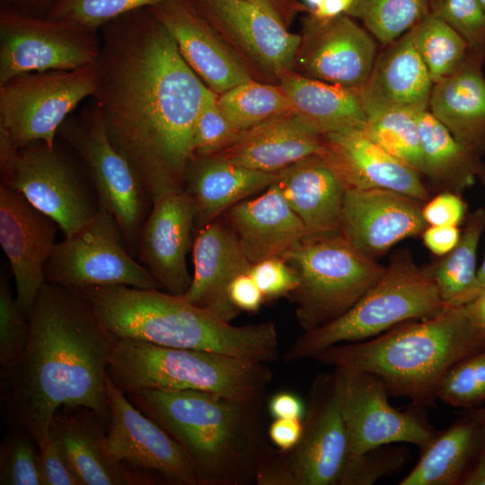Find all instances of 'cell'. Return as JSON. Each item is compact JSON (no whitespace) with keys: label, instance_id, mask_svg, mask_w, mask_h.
I'll return each mask as SVG.
<instances>
[{"label":"cell","instance_id":"28","mask_svg":"<svg viewBox=\"0 0 485 485\" xmlns=\"http://www.w3.org/2000/svg\"><path fill=\"white\" fill-rule=\"evenodd\" d=\"M324 149L323 136L289 113L242 131L232 145L216 155L255 171L278 172L305 158L322 154Z\"/></svg>","mask_w":485,"mask_h":485},{"label":"cell","instance_id":"50","mask_svg":"<svg viewBox=\"0 0 485 485\" xmlns=\"http://www.w3.org/2000/svg\"><path fill=\"white\" fill-rule=\"evenodd\" d=\"M228 295L232 304L241 312H256L265 301L249 272L238 275L232 280L228 287Z\"/></svg>","mask_w":485,"mask_h":485},{"label":"cell","instance_id":"54","mask_svg":"<svg viewBox=\"0 0 485 485\" xmlns=\"http://www.w3.org/2000/svg\"><path fill=\"white\" fill-rule=\"evenodd\" d=\"M270 14L284 26L288 28L300 13L307 12L305 5L299 0H246Z\"/></svg>","mask_w":485,"mask_h":485},{"label":"cell","instance_id":"39","mask_svg":"<svg viewBox=\"0 0 485 485\" xmlns=\"http://www.w3.org/2000/svg\"><path fill=\"white\" fill-rule=\"evenodd\" d=\"M375 144L420 175L423 157L416 113L392 110L367 118L362 130Z\"/></svg>","mask_w":485,"mask_h":485},{"label":"cell","instance_id":"45","mask_svg":"<svg viewBox=\"0 0 485 485\" xmlns=\"http://www.w3.org/2000/svg\"><path fill=\"white\" fill-rule=\"evenodd\" d=\"M430 13L452 27L470 51L485 56V12L477 0H431Z\"/></svg>","mask_w":485,"mask_h":485},{"label":"cell","instance_id":"19","mask_svg":"<svg viewBox=\"0 0 485 485\" xmlns=\"http://www.w3.org/2000/svg\"><path fill=\"white\" fill-rule=\"evenodd\" d=\"M58 225L20 192L0 185V244L15 283L18 306L29 319L45 283L44 269L56 245Z\"/></svg>","mask_w":485,"mask_h":485},{"label":"cell","instance_id":"59","mask_svg":"<svg viewBox=\"0 0 485 485\" xmlns=\"http://www.w3.org/2000/svg\"><path fill=\"white\" fill-rule=\"evenodd\" d=\"M478 180L481 181L485 193V163H482L478 172ZM485 288V254L481 267L478 269L476 280V295Z\"/></svg>","mask_w":485,"mask_h":485},{"label":"cell","instance_id":"24","mask_svg":"<svg viewBox=\"0 0 485 485\" xmlns=\"http://www.w3.org/2000/svg\"><path fill=\"white\" fill-rule=\"evenodd\" d=\"M321 154L347 190L382 189L429 199L421 175L371 141L362 130L324 134Z\"/></svg>","mask_w":485,"mask_h":485},{"label":"cell","instance_id":"8","mask_svg":"<svg viewBox=\"0 0 485 485\" xmlns=\"http://www.w3.org/2000/svg\"><path fill=\"white\" fill-rule=\"evenodd\" d=\"M283 258L298 276V285L288 297L303 331L344 314L385 270L340 231L307 234Z\"/></svg>","mask_w":485,"mask_h":485},{"label":"cell","instance_id":"2","mask_svg":"<svg viewBox=\"0 0 485 485\" xmlns=\"http://www.w3.org/2000/svg\"><path fill=\"white\" fill-rule=\"evenodd\" d=\"M29 322L25 349L0 370L4 425L23 428L40 447L61 407L89 408L109 419L106 375L119 339L77 291L47 281Z\"/></svg>","mask_w":485,"mask_h":485},{"label":"cell","instance_id":"23","mask_svg":"<svg viewBox=\"0 0 485 485\" xmlns=\"http://www.w3.org/2000/svg\"><path fill=\"white\" fill-rule=\"evenodd\" d=\"M109 419L85 407H61L49 436L59 445L81 485H154L156 480L116 460L107 447Z\"/></svg>","mask_w":485,"mask_h":485},{"label":"cell","instance_id":"48","mask_svg":"<svg viewBox=\"0 0 485 485\" xmlns=\"http://www.w3.org/2000/svg\"><path fill=\"white\" fill-rule=\"evenodd\" d=\"M39 449L42 485H81L67 458L50 436Z\"/></svg>","mask_w":485,"mask_h":485},{"label":"cell","instance_id":"32","mask_svg":"<svg viewBox=\"0 0 485 485\" xmlns=\"http://www.w3.org/2000/svg\"><path fill=\"white\" fill-rule=\"evenodd\" d=\"M276 181L309 234L340 231L347 189L321 154L280 171Z\"/></svg>","mask_w":485,"mask_h":485},{"label":"cell","instance_id":"44","mask_svg":"<svg viewBox=\"0 0 485 485\" xmlns=\"http://www.w3.org/2000/svg\"><path fill=\"white\" fill-rule=\"evenodd\" d=\"M241 132L220 110L217 94L212 92L201 109L194 128L192 155L216 154L232 145Z\"/></svg>","mask_w":485,"mask_h":485},{"label":"cell","instance_id":"38","mask_svg":"<svg viewBox=\"0 0 485 485\" xmlns=\"http://www.w3.org/2000/svg\"><path fill=\"white\" fill-rule=\"evenodd\" d=\"M431 0H354L345 14L361 21L385 46L406 33L430 13Z\"/></svg>","mask_w":485,"mask_h":485},{"label":"cell","instance_id":"46","mask_svg":"<svg viewBox=\"0 0 485 485\" xmlns=\"http://www.w3.org/2000/svg\"><path fill=\"white\" fill-rule=\"evenodd\" d=\"M30 322L17 304L7 279L0 278V364L5 366L25 349Z\"/></svg>","mask_w":485,"mask_h":485},{"label":"cell","instance_id":"31","mask_svg":"<svg viewBox=\"0 0 485 485\" xmlns=\"http://www.w3.org/2000/svg\"><path fill=\"white\" fill-rule=\"evenodd\" d=\"M484 454L485 406L463 412L447 428L436 431L398 485H462Z\"/></svg>","mask_w":485,"mask_h":485},{"label":"cell","instance_id":"55","mask_svg":"<svg viewBox=\"0 0 485 485\" xmlns=\"http://www.w3.org/2000/svg\"><path fill=\"white\" fill-rule=\"evenodd\" d=\"M19 147L14 143L8 130L0 125V173L1 180L4 179L12 171Z\"/></svg>","mask_w":485,"mask_h":485},{"label":"cell","instance_id":"43","mask_svg":"<svg viewBox=\"0 0 485 485\" xmlns=\"http://www.w3.org/2000/svg\"><path fill=\"white\" fill-rule=\"evenodd\" d=\"M394 445L373 448L347 461L338 485H372L399 472L409 461L410 451Z\"/></svg>","mask_w":485,"mask_h":485},{"label":"cell","instance_id":"60","mask_svg":"<svg viewBox=\"0 0 485 485\" xmlns=\"http://www.w3.org/2000/svg\"><path fill=\"white\" fill-rule=\"evenodd\" d=\"M480 4V5L481 6V8L483 9V11L485 12V0H477Z\"/></svg>","mask_w":485,"mask_h":485},{"label":"cell","instance_id":"7","mask_svg":"<svg viewBox=\"0 0 485 485\" xmlns=\"http://www.w3.org/2000/svg\"><path fill=\"white\" fill-rule=\"evenodd\" d=\"M446 305L426 269L418 267L408 251L393 255L379 280L344 314L303 331L284 361L298 362L341 342H359L405 322L433 317Z\"/></svg>","mask_w":485,"mask_h":485},{"label":"cell","instance_id":"26","mask_svg":"<svg viewBox=\"0 0 485 485\" xmlns=\"http://www.w3.org/2000/svg\"><path fill=\"white\" fill-rule=\"evenodd\" d=\"M434 82L409 31L385 45L358 88L367 118L392 110H428Z\"/></svg>","mask_w":485,"mask_h":485},{"label":"cell","instance_id":"16","mask_svg":"<svg viewBox=\"0 0 485 485\" xmlns=\"http://www.w3.org/2000/svg\"><path fill=\"white\" fill-rule=\"evenodd\" d=\"M257 81L278 84L293 70L301 34L246 0H193Z\"/></svg>","mask_w":485,"mask_h":485},{"label":"cell","instance_id":"27","mask_svg":"<svg viewBox=\"0 0 485 485\" xmlns=\"http://www.w3.org/2000/svg\"><path fill=\"white\" fill-rule=\"evenodd\" d=\"M276 181L264 193L240 201L224 214L252 264L283 257L309 234Z\"/></svg>","mask_w":485,"mask_h":485},{"label":"cell","instance_id":"53","mask_svg":"<svg viewBox=\"0 0 485 485\" xmlns=\"http://www.w3.org/2000/svg\"><path fill=\"white\" fill-rule=\"evenodd\" d=\"M268 411L273 419H303L305 404L299 396L290 392H279L270 397L268 401Z\"/></svg>","mask_w":485,"mask_h":485},{"label":"cell","instance_id":"42","mask_svg":"<svg viewBox=\"0 0 485 485\" xmlns=\"http://www.w3.org/2000/svg\"><path fill=\"white\" fill-rule=\"evenodd\" d=\"M164 0H58L46 16L99 30L105 23L135 10Z\"/></svg>","mask_w":485,"mask_h":485},{"label":"cell","instance_id":"47","mask_svg":"<svg viewBox=\"0 0 485 485\" xmlns=\"http://www.w3.org/2000/svg\"><path fill=\"white\" fill-rule=\"evenodd\" d=\"M249 274L255 280L265 300L289 296L299 282L296 271L283 257L255 262Z\"/></svg>","mask_w":485,"mask_h":485},{"label":"cell","instance_id":"10","mask_svg":"<svg viewBox=\"0 0 485 485\" xmlns=\"http://www.w3.org/2000/svg\"><path fill=\"white\" fill-rule=\"evenodd\" d=\"M98 31L10 9L0 11V84L28 73L95 66Z\"/></svg>","mask_w":485,"mask_h":485},{"label":"cell","instance_id":"34","mask_svg":"<svg viewBox=\"0 0 485 485\" xmlns=\"http://www.w3.org/2000/svg\"><path fill=\"white\" fill-rule=\"evenodd\" d=\"M423 157L422 175L446 191L460 194L478 179L482 164L428 110L416 113Z\"/></svg>","mask_w":485,"mask_h":485},{"label":"cell","instance_id":"37","mask_svg":"<svg viewBox=\"0 0 485 485\" xmlns=\"http://www.w3.org/2000/svg\"><path fill=\"white\" fill-rule=\"evenodd\" d=\"M409 32L434 84L454 73L469 54L465 40L431 13L415 23Z\"/></svg>","mask_w":485,"mask_h":485},{"label":"cell","instance_id":"22","mask_svg":"<svg viewBox=\"0 0 485 485\" xmlns=\"http://www.w3.org/2000/svg\"><path fill=\"white\" fill-rule=\"evenodd\" d=\"M420 202L387 190H347L340 232L376 260L400 241L419 235L428 227Z\"/></svg>","mask_w":485,"mask_h":485},{"label":"cell","instance_id":"29","mask_svg":"<svg viewBox=\"0 0 485 485\" xmlns=\"http://www.w3.org/2000/svg\"><path fill=\"white\" fill-rule=\"evenodd\" d=\"M485 56L469 51L461 66L434 84L428 110L472 154H485Z\"/></svg>","mask_w":485,"mask_h":485},{"label":"cell","instance_id":"13","mask_svg":"<svg viewBox=\"0 0 485 485\" xmlns=\"http://www.w3.org/2000/svg\"><path fill=\"white\" fill-rule=\"evenodd\" d=\"M1 185L20 192L32 206L71 235L101 209L95 191L56 144L42 141L20 147L11 172Z\"/></svg>","mask_w":485,"mask_h":485},{"label":"cell","instance_id":"9","mask_svg":"<svg viewBox=\"0 0 485 485\" xmlns=\"http://www.w3.org/2000/svg\"><path fill=\"white\" fill-rule=\"evenodd\" d=\"M98 86L96 65L15 76L0 84V125L19 148L36 141L52 146L68 115Z\"/></svg>","mask_w":485,"mask_h":485},{"label":"cell","instance_id":"33","mask_svg":"<svg viewBox=\"0 0 485 485\" xmlns=\"http://www.w3.org/2000/svg\"><path fill=\"white\" fill-rule=\"evenodd\" d=\"M278 84L290 100L293 113L321 135L363 130L367 116L358 88L345 87L286 70Z\"/></svg>","mask_w":485,"mask_h":485},{"label":"cell","instance_id":"58","mask_svg":"<svg viewBox=\"0 0 485 485\" xmlns=\"http://www.w3.org/2000/svg\"><path fill=\"white\" fill-rule=\"evenodd\" d=\"M462 485H485V456H481L469 471Z\"/></svg>","mask_w":485,"mask_h":485},{"label":"cell","instance_id":"30","mask_svg":"<svg viewBox=\"0 0 485 485\" xmlns=\"http://www.w3.org/2000/svg\"><path fill=\"white\" fill-rule=\"evenodd\" d=\"M278 172L255 171L216 154L192 155L186 167L184 190L195 208L194 231L252 193L267 189Z\"/></svg>","mask_w":485,"mask_h":485},{"label":"cell","instance_id":"20","mask_svg":"<svg viewBox=\"0 0 485 485\" xmlns=\"http://www.w3.org/2000/svg\"><path fill=\"white\" fill-rule=\"evenodd\" d=\"M194 225V205L184 188L166 190L152 199L136 257L171 295H182L190 286L186 257L193 242Z\"/></svg>","mask_w":485,"mask_h":485},{"label":"cell","instance_id":"21","mask_svg":"<svg viewBox=\"0 0 485 485\" xmlns=\"http://www.w3.org/2000/svg\"><path fill=\"white\" fill-rule=\"evenodd\" d=\"M148 9L171 35L185 62L212 92L221 94L254 79L193 0H164Z\"/></svg>","mask_w":485,"mask_h":485},{"label":"cell","instance_id":"6","mask_svg":"<svg viewBox=\"0 0 485 485\" xmlns=\"http://www.w3.org/2000/svg\"><path fill=\"white\" fill-rule=\"evenodd\" d=\"M107 375L125 394L194 390L237 400L264 398L273 379L265 363L135 340H118Z\"/></svg>","mask_w":485,"mask_h":485},{"label":"cell","instance_id":"40","mask_svg":"<svg viewBox=\"0 0 485 485\" xmlns=\"http://www.w3.org/2000/svg\"><path fill=\"white\" fill-rule=\"evenodd\" d=\"M0 445L1 485H42L40 449L23 428H8Z\"/></svg>","mask_w":485,"mask_h":485},{"label":"cell","instance_id":"41","mask_svg":"<svg viewBox=\"0 0 485 485\" xmlns=\"http://www.w3.org/2000/svg\"><path fill=\"white\" fill-rule=\"evenodd\" d=\"M437 398L450 406L463 408L485 401V350L453 365L441 380Z\"/></svg>","mask_w":485,"mask_h":485},{"label":"cell","instance_id":"61","mask_svg":"<svg viewBox=\"0 0 485 485\" xmlns=\"http://www.w3.org/2000/svg\"><path fill=\"white\" fill-rule=\"evenodd\" d=\"M484 456H485V454H484Z\"/></svg>","mask_w":485,"mask_h":485},{"label":"cell","instance_id":"56","mask_svg":"<svg viewBox=\"0 0 485 485\" xmlns=\"http://www.w3.org/2000/svg\"><path fill=\"white\" fill-rule=\"evenodd\" d=\"M58 0H1V8L33 15H46Z\"/></svg>","mask_w":485,"mask_h":485},{"label":"cell","instance_id":"51","mask_svg":"<svg viewBox=\"0 0 485 485\" xmlns=\"http://www.w3.org/2000/svg\"><path fill=\"white\" fill-rule=\"evenodd\" d=\"M461 234L455 225H428L421 234L425 246L437 256H445L454 249Z\"/></svg>","mask_w":485,"mask_h":485},{"label":"cell","instance_id":"5","mask_svg":"<svg viewBox=\"0 0 485 485\" xmlns=\"http://www.w3.org/2000/svg\"><path fill=\"white\" fill-rule=\"evenodd\" d=\"M485 350V335L466 317L463 305L398 324L372 339L334 344L313 359L348 372L375 375L390 396L412 406L436 407L442 378L456 362Z\"/></svg>","mask_w":485,"mask_h":485},{"label":"cell","instance_id":"49","mask_svg":"<svg viewBox=\"0 0 485 485\" xmlns=\"http://www.w3.org/2000/svg\"><path fill=\"white\" fill-rule=\"evenodd\" d=\"M422 216L428 225L458 226L464 218L466 204L460 194L445 190L422 205Z\"/></svg>","mask_w":485,"mask_h":485},{"label":"cell","instance_id":"12","mask_svg":"<svg viewBox=\"0 0 485 485\" xmlns=\"http://www.w3.org/2000/svg\"><path fill=\"white\" fill-rule=\"evenodd\" d=\"M44 278L74 290L114 285L161 288L128 250L113 216L101 208L78 231L56 243Z\"/></svg>","mask_w":485,"mask_h":485},{"label":"cell","instance_id":"17","mask_svg":"<svg viewBox=\"0 0 485 485\" xmlns=\"http://www.w3.org/2000/svg\"><path fill=\"white\" fill-rule=\"evenodd\" d=\"M109 406L107 447L130 469L159 484L198 485L182 448L154 420L137 410L106 375Z\"/></svg>","mask_w":485,"mask_h":485},{"label":"cell","instance_id":"36","mask_svg":"<svg viewBox=\"0 0 485 485\" xmlns=\"http://www.w3.org/2000/svg\"><path fill=\"white\" fill-rule=\"evenodd\" d=\"M217 103L226 118L241 131L293 113L290 100L278 84L254 79L217 94Z\"/></svg>","mask_w":485,"mask_h":485},{"label":"cell","instance_id":"11","mask_svg":"<svg viewBox=\"0 0 485 485\" xmlns=\"http://www.w3.org/2000/svg\"><path fill=\"white\" fill-rule=\"evenodd\" d=\"M63 135L85 163L100 207L115 218L136 257L152 202L127 158L112 145L96 103L79 121L63 124Z\"/></svg>","mask_w":485,"mask_h":485},{"label":"cell","instance_id":"14","mask_svg":"<svg viewBox=\"0 0 485 485\" xmlns=\"http://www.w3.org/2000/svg\"><path fill=\"white\" fill-rule=\"evenodd\" d=\"M335 372L348 436V461L386 445L405 443L423 448L436 435L425 408L410 405L399 410L391 406L390 395L375 375L337 368Z\"/></svg>","mask_w":485,"mask_h":485},{"label":"cell","instance_id":"1","mask_svg":"<svg viewBox=\"0 0 485 485\" xmlns=\"http://www.w3.org/2000/svg\"><path fill=\"white\" fill-rule=\"evenodd\" d=\"M96 96L108 137L151 199L184 188L191 142L212 93L148 8L101 28Z\"/></svg>","mask_w":485,"mask_h":485},{"label":"cell","instance_id":"57","mask_svg":"<svg viewBox=\"0 0 485 485\" xmlns=\"http://www.w3.org/2000/svg\"><path fill=\"white\" fill-rule=\"evenodd\" d=\"M470 322L485 335V288L463 305Z\"/></svg>","mask_w":485,"mask_h":485},{"label":"cell","instance_id":"15","mask_svg":"<svg viewBox=\"0 0 485 485\" xmlns=\"http://www.w3.org/2000/svg\"><path fill=\"white\" fill-rule=\"evenodd\" d=\"M278 454L290 485H338L348 457V436L335 370L314 377L301 438L290 450L278 449Z\"/></svg>","mask_w":485,"mask_h":485},{"label":"cell","instance_id":"35","mask_svg":"<svg viewBox=\"0 0 485 485\" xmlns=\"http://www.w3.org/2000/svg\"><path fill=\"white\" fill-rule=\"evenodd\" d=\"M484 228L485 209L471 213L454 249L426 268L446 306L463 305L476 295L477 251Z\"/></svg>","mask_w":485,"mask_h":485},{"label":"cell","instance_id":"52","mask_svg":"<svg viewBox=\"0 0 485 485\" xmlns=\"http://www.w3.org/2000/svg\"><path fill=\"white\" fill-rule=\"evenodd\" d=\"M302 432L303 419L291 418L274 419L267 430L271 444L281 451H287L295 446Z\"/></svg>","mask_w":485,"mask_h":485},{"label":"cell","instance_id":"18","mask_svg":"<svg viewBox=\"0 0 485 485\" xmlns=\"http://www.w3.org/2000/svg\"><path fill=\"white\" fill-rule=\"evenodd\" d=\"M376 57L375 38L352 17L341 14L319 20L308 14L293 70L326 83L359 88Z\"/></svg>","mask_w":485,"mask_h":485},{"label":"cell","instance_id":"3","mask_svg":"<svg viewBox=\"0 0 485 485\" xmlns=\"http://www.w3.org/2000/svg\"><path fill=\"white\" fill-rule=\"evenodd\" d=\"M126 396L182 448L198 485L255 483L258 462L269 445L265 397L237 400L201 391L154 389Z\"/></svg>","mask_w":485,"mask_h":485},{"label":"cell","instance_id":"4","mask_svg":"<svg viewBox=\"0 0 485 485\" xmlns=\"http://www.w3.org/2000/svg\"><path fill=\"white\" fill-rule=\"evenodd\" d=\"M75 291L119 340L216 352L268 365L278 360V334L273 322L235 326L159 288L114 285Z\"/></svg>","mask_w":485,"mask_h":485},{"label":"cell","instance_id":"25","mask_svg":"<svg viewBox=\"0 0 485 485\" xmlns=\"http://www.w3.org/2000/svg\"><path fill=\"white\" fill-rule=\"evenodd\" d=\"M194 271L187 302L210 310L231 322L241 313L231 302L228 287L238 275L247 273L249 260L234 231L219 218L195 232L192 242Z\"/></svg>","mask_w":485,"mask_h":485}]
</instances>
